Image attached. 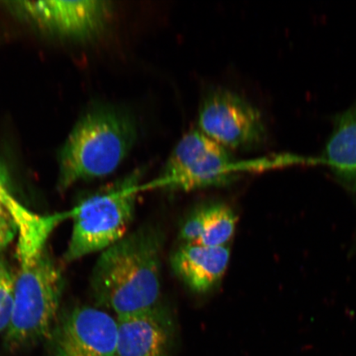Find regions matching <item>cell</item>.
<instances>
[{
	"label": "cell",
	"instance_id": "277c9868",
	"mask_svg": "<svg viewBox=\"0 0 356 356\" xmlns=\"http://www.w3.org/2000/svg\"><path fill=\"white\" fill-rule=\"evenodd\" d=\"M141 184L142 172H134L113 188L92 195L73 209L72 235L65 255L67 261L104 252L127 234Z\"/></svg>",
	"mask_w": 356,
	"mask_h": 356
},
{
	"label": "cell",
	"instance_id": "9a60e30c",
	"mask_svg": "<svg viewBox=\"0 0 356 356\" xmlns=\"http://www.w3.org/2000/svg\"><path fill=\"white\" fill-rule=\"evenodd\" d=\"M2 173H3V172H2V171H1V168H0V176H1Z\"/></svg>",
	"mask_w": 356,
	"mask_h": 356
},
{
	"label": "cell",
	"instance_id": "5b68a950",
	"mask_svg": "<svg viewBox=\"0 0 356 356\" xmlns=\"http://www.w3.org/2000/svg\"><path fill=\"white\" fill-rule=\"evenodd\" d=\"M259 163L243 161L231 150L197 130L182 136L173 148L163 169L153 181L142 182L140 191H191L231 184L241 173L253 170Z\"/></svg>",
	"mask_w": 356,
	"mask_h": 356
},
{
	"label": "cell",
	"instance_id": "ba28073f",
	"mask_svg": "<svg viewBox=\"0 0 356 356\" xmlns=\"http://www.w3.org/2000/svg\"><path fill=\"white\" fill-rule=\"evenodd\" d=\"M10 8L24 19L48 33L76 39L95 38L105 29L111 3L100 0L84 1L10 2Z\"/></svg>",
	"mask_w": 356,
	"mask_h": 356
},
{
	"label": "cell",
	"instance_id": "9c48e42d",
	"mask_svg": "<svg viewBox=\"0 0 356 356\" xmlns=\"http://www.w3.org/2000/svg\"><path fill=\"white\" fill-rule=\"evenodd\" d=\"M118 356H166L175 323L170 311L160 304L140 313L117 318Z\"/></svg>",
	"mask_w": 356,
	"mask_h": 356
},
{
	"label": "cell",
	"instance_id": "4fadbf2b",
	"mask_svg": "<svg viewBox=\"0 0 356 356\" xmlns=\"http://www.w3.org/2000/svg\"><path fill=\"white\" fill-rule=\"evenodd\" d=\"M15 279L10 266L0 256V333L10 326L15 305Z\"/></svg>",
	"mask_w": 356,
	"mask_h": 356
},
{
	"label": "cell",
	"instance_id": "30bf717a",
	"mask_svg": "<svg viewBox=\"0 0 356 356\" xmlns=\"http://www.w3.org/2000/svg\"><path fill=\"white\" fill-rule=\"evenodd\" d=\"M229 260V246L182 243L172 253L170 262L173 273L191 291L206 293L221 282Z\"/></svg>",
	"mask_w": 356,
	"mask_h": 356
},
{
	"label": "cell",
	"instance_id": "7c38bea8",
	"mask_svg": "<svg viewBox=\"0 0 356 356\" xmlns=\"http://www.w3.org/2000/svg\"><path fill=\"white\" fill-rule=\"evenodd\" d=\"M325 158L337 177L356 189V102L338 118Z\"/></svg>",
	"mask_w": 356,
	"mask_h": 356
},
{
	"label": "cell",
	"instance_id": "8fae6325",
	"mask_svg": "<svg viewBox=\"0 0 356 356\" xmlns=\"http://www.w3.org/2000/svg\"><path fill=\"white\" fill-rule=\"evenodd\" d=\"M238 217L225 203L211 202L191 212L180 229L184 243L209 247L229 246L233 238Z\"/></svg>",
	"mask_w": 356,
	"mask_h": 356
},
{
	"label": "cell",
	"instance_id": "5bb4252c",
	"mask_svg": "<svg viewBox=\"0 0 356 356\" xmlns=\"http://www.w3.org/2000/svg\"><path fill=\"white\" fill-rule=\"evenodd\" d=\"M13 199L0 181V253L10 245L17 234V225L8 204Z\"/></svg>",
	"mask_w": 356,
	"mask_h": 356
},
{
	"label": "cell",
	"instance_id": "6da1fadb",
	"mask_svg": "<svg viewBox=\"0 0 356 356\" xmlns=\"http://www.w3.org/2000/svg\"><path fill=\"white\" fill-rule=\"evenodd\" d=\"M56 227L42 218L17 231L19 270L15 279V305L4 345L16 350L48 339L59 318L64 278L48 252L47 243Z\"/></svg>",
	"mask_w": 356,
	"mask_h": 356
},
{
	"label": "cell",
	"instance_id": "52a82bcc",
	"mask_svg": "<svg viewBox=\"0 0 356 356\" xmlns=\"http://www.w3.org/2000/svg\"><path fill=\"white\" fill-rule=\"evenodd\" d=\"M48 340L51 356H118V322L99 309L76 307L59 315Z\"/></svg>",
	"mask_w": 356,
	"mask_h": 356
},
{
	"label": "cell",
	"instance_id": "8992f818",
	"mask_svg": "<svg viewBox=\"0 0 356 356\" xmlns=\"http://www.w3.org/2000/svg\"><path fill=\"white\" fill-rule=\"evenodd\" d=\"M198 130L229 150L252 148L266 134L259 111L237 93L220 88L207 92L200 102Z\"/></svg>",
	"mask_w": 356,
	"mask_h": 356
},
{
	"label": "cell",
	"instance_id": "3957f363",
	"mask_svg": "<svg viewBox=\"0 0 356 356\" xmlns=\"http://www.w3.org/2000/svg\"><path fill=\"white\" fill-rule=\"evenodd\" d=\"M138 138L135 118L126 109L99 106L75 124L60 153L58 188L111 175L131 153Z\"/></svg>",
	"mask_w": 356,
	"mask_h": 356
},
{
	"label": "cell",
	"instance_id": "7a4b0ae2",
	"mask_svg": "<svg viewBox=\"0 0 356 356\" xmlns=\"http://www.w3.org/2000/svg\"><path fill=\"white\" fill-rule=\"evenodd\" d=\"M163 245L162 231L145 225L102 252L91 282L97 305L120 318L159 305Z\"/></svg>",
	"mask_w": 356,
	"mask_h": 356
}]
</instances>
